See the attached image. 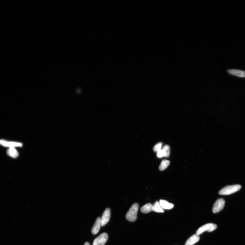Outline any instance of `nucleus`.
I'll return each instance as SVG.
<instances>
[{
	"mask_svg": "<svg viewBox=\"0 0 245 245\" xmlns=\"http://www.w3.org/2000/svg\"><path fill=\"white\" fill-rule=\"evenodd\" d=\"M139 207L138 204L136 203L133 204L126 214V218L128 221L133 222L136 220Z\"/></svg>",
	"mask_w": 245,
	"mask_h": 245,
	"instance_id": "nucleus-1",
	"label": "nucleus"
},
{
	"mask_svg": "<svg viewBox=\"0 0 245 245\" xmlns=\"http://www.w3.org/2000/svg\"><path fill=\"white\" fill-rule=\"evenodd\" d=\"M241 186L239 185L226 186L219 191V195H228L237 192L240 189Z\"/></svg>",
	"mask_w": 245,
	"mask_h": 245,
	"instance_id": "nucleus-2",
	"label": "nucleus"
},
{
	"mask_svg": "<svg viewBox=\"0 0 245 245\" xmlns=\"http://www.w3.org/2000/svg\"><path fill=\"white\" fill-rule=\"evenodd\" d=\"M217 227V226L216 225L213 223H209L206 224L198 229L196 232V234L199 235L205 231H213L216 229Z\"/></svg>",
	"mask_w": 245,
	"mask_h": 245,
	"instance_id": "nucleus-3",
	"label": "nucleus"
},
{
	"mask_svg": "<svg viewBox=\"0 0 245 245\" xmlns=\"http://www.w3.org/2000/svg\"><path fill=\"white\" fill-rule=\"evenodd\" d=\"M225 201L223 198H219L217 200L214 204L213 212L214 213H217L221 211L224 208Z\"/></svg>",
	"mask_w": 245,
	"mask_h": 245,
	"instance_id": "nucleus-4",
	"label": "nucleus"
},
{
	"mask_svg": "<svg viewBox=\"0 0 245 245\" xmlns=\"http://www.w3.org/2000/svg\"><path fill=\"white\" fill-rule=\"evenodd\" d=\"M108 238V234L106 233H102L94 240L93 245H104Z\"/></svg>",
	"mask_w": 245,
	"mask_h": 245,
	"instance_id": "nucleus-5",
	"label": "nucleus"
},
{
	"mask_svg": "<svg viewBox=\"0 0 245 245\" xmlns=\"http://www.w3.org/2000/svg\"><path fill=\"white\" fill-rule=\"evenodd\" d=\"M111 212L110 209L107 208L102 215L101 219V226H103L108 223L110 218Z\"/></svg>",
	"mask_w": 245,
	"mask_h": 245,
	"instance_id": "nucleus-6",
	"label": "nucleus"
},
{
	"mask_svg": "<svg viewBox=\"0 0 245 245\" xmlns=\"http://www.w3.org/2000/svg\"><path fill=\"white\" fill-rule=\"evenodd\" d=\"M101 226V219L100 217L97 218L95 224L94 225L92 229V233L93 234H96L98 233L100 229Z\"/></svg>",
	"mask_w": 245,
	"mask_h": 245,
	"instance_id": "nucleus-7",
	"label": "nucleus"
},
{
	"mask_svg": "<svg viewBox=\"0 0 245 245\" xmlns=\"http://www.w3.org/2000/svg\"><path fill=\"white\" fill-rule=\"evenodd\" d=\"M0 144L4 146L10 147H22V144L21 143L7 142L3 140H0Z\"/></svg>",
	"mask_w": 245,
	"mask_h": 245,
	"instance_id": "nucleus-8",
	"label": "nucleus"
},
{
	"mask_svg": "<svg viewBox=\"0 0 245 245\" xmlns=\"http://www.w3.org/2000/svg\"><path fill=\"white\" fill-rule=\"evenodd\" d=\"M200 239L199 235L196 234H194L187 240L185 245H193L195 244Z\"/></svg>",
	"mask_w": 245,
	"mask_h": 245,
	"instance_id": "nucleus-9",
	"label": "nucleus"
},
{
	"mask_svg": "<svg viewBox=\"0 0 245 245\" xmlns=\"http://www.w3.org/2000/svg\"><path fill=\"white\" fill-rule=\"evenodd\" d=\"M228 72L231 74L241 77H245V71L237 70H228Z\"/></svg>",
	"mask_w": 245,
	"mask_h": 245,
	"instance_id": "nucleus-10",
	"label": "nucleus"
},
{
	"mask_svg": "<svg viewBox=\"0 0 245 245\" xmlns=\"http://www.w3.org/2000/svg\"><path fill=\"white\" fill-rule=\"evenodd\" d=\"M160 205L162 209H170L174 206L173 204L168 202L166 201L160 200L159 201Z\"/></svg>",
	"mask_w": 245,
	"mask_h": 245,
	"instance_id": "nucleus-11",
	"label": "nucleus"
},
{
	"mask_svg": "<svg viewBox=\"0 0 245 245\" xmlns=\"http://www.w3.org/2000/svg\"><path fill=\"white\" fill-rule=\"evenodd\" d=\"M153 205L152 204L148 203L142 207L141 211L144 213H147L152 211Z\"/></svg>",
	"mask_w": 245,
	"mask_h": 245,
	"instance_id": "nucleus-12",
	"label": "nucleus"
},
{
	"mask_svg": "<svg viewBox=\"0 0 245 245\" xmlns=\"http://www.w3.org/2000/svg\"><path fill=\"white\" fill-rule=\"evenodd\" d=\"M7 154L13 158H16L19 156V153L14 147H10L7 150Z\"/></svg>",
	"mask_w": 245,
	"mask_h": 245,
	"instance_id": "nucleus-13",
	"label": "nucleus"
},
{
	"mask_svg": "<svg viewBox=\"0 0 245 245\" xmlns=\"http://www.w3.org/2000/svg\"><path fill=\"white\" fill-rule=\"evenodd\" d=\"M152 211L157 213H164V210L160 205L159 203L156 201L153 205Z\"/></svg>",
	"mask_w": 245,
	"mask_h": 245,
	"instance_id": "nucleus-14",
	"label": "nucleus"
},
{
	"mask_svg": "<svg viewBox=\"0 0 245 245\" xmlns=\"http://www.w3.org/2000/svg\"><path fill=\"white\" fill-rule=\"evenodd\" d=\"M170 162L169 160H163L162 161L159 167V169L161 171L164 170L169 165Z\"/></svg>",
	"mask_w": 245,
	"mask_h": 245,
	"instance_id": "nucleus-15",
	"label": "nucleus"
},
{
	"mask_svg": "<svg viewBox=\"0 0 245 245\" xmlns=\"http://www.w3.org/2000/svg\"><path fill=\"white\" fill-rule=\"evenodd\" d=\"M164 154V157L166 158L169 157L170 153V147L169 145H166L163 147L162 149Z\"/></svg>",
	"mask_w": 245,
	"mask_h": 245,
	"instance_id": "nucleus-16",
	"label": "nucleus"
},
{
	"mask_svg": "<svg viewBox=\"0 0 245 245\" xmlns=\"http://www.w3.org/2000/svg\"><path fill=\"white\" fill-rule=\"evenodd\" d=\"M162 143L159 142L156 145L153 147V150L155 152L157 153L159 150H161L162 147Z\"/></svg>",
	"mask_w": 245,
	"mask_h": 245,
	"instance_id": "nucleus-17",
	"label": "nucleus"
},
{
	"mask_svg": "<svg viewBox=\"0 0 245 245\" xmlns=\"http://www.w3.org/2000/svg\"><path fill=\"white\" fill-rule=\"evenodd\" d=\"M157 156L158 158H160L164 157V154H163L162 150H160L157 153Z\"/></svg>",
	"mask_w": 245,
	"mask_h": 245,
	"instance_id": "nucleus-18",
	"label": "nucleus"
},
{
	"mask_svg": "<svg viewBox=\"0 0 245 245\" xmlns=\"http://www.w3.org/2000/svg\"><path fill=\"white\" fill-rule=\"evenodd\" d=\"M84 245H90V244L88 242H86Z\"/></svg>",
	"mask_w": 245,
	"mask_h": 245,
	"instance_id": "nucleus-19",
	"label": "nucleus"
}]
</instances>
